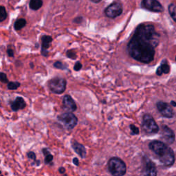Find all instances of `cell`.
Wrapping results in <instances>:
<instances>
[{"instance_id": "cell-7", "label": "cell", "mask_w": 176, "mask_h": 176, "mask_svg": "<svg viewBox=\"0 0 176 176\" xmlns=\"http://www.w3.org/2000/svg\"><path fill=\"white\" fill-rule=\"evenodd\" d=\"M123 5L121 4V3L116 2L112 3L105 8V14L107 17L114 19V18L120 16L123 13Z\"/></svg>"}, {"instance_id": "cell-10", "label": "cell", "mask_w": 176, "mask_h": 176, "mask_svg": "<svg viewBox=\"0 0 176 176\" xmlns=\"http://www.w3.org/2000/svg\"><path fill=\"white\" fill-rule=\"evenodd\" d=\"M144 168H143V174L145 176H156L157 169L154 163L149 159L146 158L145 159Z\"/></svg>"}, {"instance_id": "cell-31", "label": "cell", "mask_w": 176, "mask_h": 176, "mask_svg": "<svg viewBox=\"0 0 176 176\" xmlns=\"http://www.w3.org/2000/svg\"><path fill=\"white\" fill-rule=\"evenodd\" d=\"M73 162H74V165H76V166H78V165H79V160L77 159V158H74V159H73Z\"/></svg>"}, {"instance_id": "cell-32", "label": "cell", "mask_w": 176, "mask_h": 176, "mask_svg": "<svg viewBox=\"0 0 176 176\" xmlns=\"http://www.w3.org/2000/svg\"><path fill=\"white\" fill-rule=\"evenodd\" d=\"M65 171V169L63 167H61L60 169H59V172H60L61 174H64Z\"/></svg>"}, {"instance_id": "cell-5", "label": "cell", "mask_w": 176, "mask_h": 176, "mask_svg": "<svg viewBox=\"0 0 176 176\" xmlns=\"http://www.w3.org/2000/svg\"><path fill=\"white\" fill-rule=\"evenodd\" d=\"M49 88L52 92L60 94L63 93L66 89V81L61 77H55L50 80L49 82Z\"/></svg>"}, {"instance_id": "cell-8", "label": "cell", "mask_w": 176, "mask_h": 176, "mask_svg": "<svg viewBox=\"0 0 176 176\" xmlns=\"http://www.w3.org/2000/svg\"><path fill=\"white\" fill-rule=\"evenodd\" d=\"M142 7L154 13H161L164 10V8L158 0H142Z\"/></svg>"}, {"instance_id": "cell-19", "label": "cell", "mask_w": 176, "mask_h": 176, "mask_svg": "<svg viewBox=\"0 0 176 176\" xmlns=\"http://www.w3.org/2000/svg\"><path fill=\"white\" fill-rule=\"evenodd\" d=\"M169 12L172 19L176 22V5L171 4L169 6Z\"/></svg>"}, {"instance_id": "cell-15", "label": "cell", "mask_w": 176, "mask_h": 176, "mask_svg": "<svg viewBox=\"0 0 176 176\" xmlns=\"http://www.w3.org/2000/svg\"><path fill=\"white\" fill-rule=\"evenodd\" d=\"M170 71V67L166 60H164L161 65L157 69L156 74L158 76H161L162 74H168Z\"/></svg>"}, {"instance_id": "cell-21", "label": "cell", "mask_w": 176, "mask_h": 176, "mask_svg": "<svg viewBox=\"0 0 176 176\" xmlns=\"http://www.w3.org/2000/svg\"><path fill=\"white\" fill-rule=\"evenodd\" d=\"M20 86V83L19 82H10L8 84V89L14 90L17 89Z\"/></svg>"}, {"instance_id": "cell-13", "label": "cell", "mask_w": 176, "mask_h": 176, "mask_svg": "<svg viewBox=\"0 0 176 176\" xmlns=\"http://www.w3.org/2000/svg\"><path fill=\"white\" fill-rule=\"evenodd\" d=\"M26 102L22 97H17L13 103L11 104V109L13 111L16 112L19 109H24L26 107Z\"/></svg>"}, {"instance_id": "cell-11", "label": "cell", "mask_w": 176, "mask_h": 176, "mask_svg": "<svg viewBox=\"0 0 176 176\" xmlns=\"http://www.w3.org/2000/svg\"><path fill=\"white\" fill-rule=\"evenodd\" d=\"M162 136L164 141L168 144H171L175 141L174 132L166 126H163L162 128Z\"/></svg>"}, {"instance_id": "cell-2", "label": "cell", "mask_w": 176, "mask_h": 176, "mask_svg": "<svg viewBox=\"0 0 176 176\" xmlns=\"http://www.w3.org/2000/svg\"><path fill=\"white\" fill-rule=\"evenodd\" d=\"M149 149L156 155L164 165L171 166L174 163V151L165 143L158 141H152L149 144Z\"/></svg>"}, {"instance_id": "cell-36", "label": "cell", "mask_w": 176, "mask_h": 176, "mask_svg": "<svg viewBox=\"0 0 176 176\" xmlns=\"http://www.w3.org/2000/svg\"><path fill=\"white\" fill-rule=\"evenodd\" d=\"M175 61H176V57H175Z\"/></svg>"}, {"instance_id": "cell-24", "label": "cell", "mask_w": 176, "mask_h": 176, "mask_svg": "<svg viewBox=\"0 0 176 176\" xmlns=\"http://www.w3.org/2000/svg\"><path fill=\"white\" fill-rule=\"evenodd\" d=\"M67 56L70 59H75L76 57V53L72 51V50H68V51L67 52Z\"/></svg>"}, {"instance_id": "cell-17", "label": "cell", "mask_w": 176, "mask_h": 176, "mask_svg": "<svg viewBox=\"0 0 176 176\" xmlns=\"http://www.w3.org/2000/svg\"><path fill=\"white\" fill-rule=\"evenodd\" d=\"M29 6L32 10H37L43 6V1L42 0H31Z\"/></svg>"}, {"instance_id": "cell-30", "label": "cell", "mask_w": 176, "mask_h": 176, "mask_svg": "<svg viewBox=\"0 0 176 176\" xmlns=\"http://www.w3.org/2000/svg\"><path fill=\"white\" fill-rule=\"evenodd\" d=\"M7 53H8V56H12V57H13V56H14V53H13V50H11V49H8V50H7Z\"/></svg>"}, {"instance_id": "cell-9", "label": "cell", "mask_w": 176, "mask_h": 176, "mask_svg": "<svg viewBox=\"0 0 176 176\" xmlns=\"http://www.w3.org/2000/svg\"><path fill=\"white\" fill-rule=\"evenodd\" d=\"M157 108L158 111L160 112V114L166 118H172L174 116V111L172 108L167 103L162 101H159L157 103Z\"/></svg>"}, {"instance_id": "cell-1", "label": "cell", "mask_w": 176, "mask_h": 176, "mask_svg": "<svg viewBox=\"0 0 176 176\" xmlns=\"http://www.w3.org/2000/svg\"><path fill=\"white\" fill-rule=\"evenodd\" d=\"M160 35L152 24L143 23L137 27L127 46L128 52L135 60L149 63L153 60L155 48L158 46Z\"/></svg>"}, {"instance_id": "cell-29", "label": "cell", "mask_w": 176, "mask_h": 176, "mask_svg": "<svg viewBox=\"0 0 176 176\" xmlns=\"http://www.w3.org/2000/svg\"><path fill=\"white\" fill-rule=\"evenodd\" d=\"M42 151H43V155L45 156H47V155H48V154H50V151L47 149H46V148H44V149H43V150H42Z\"/></svg>"}, {"instance_id": "cell-6", "label": "cell", "mask_w": 176, "mask_h": 176, "mask_svg": "<svg viewBox=\"0 0 176 176\" xmlns=\"http://www.w3.org/2000/svg\"><path fill=\"white\" fill-rule=\"evenodd\" d=\"M142 129L147 133H155L159 131V127L151 116L146 114L143 117Z\"/></svg>"}, {"instance_id": "cell-14", "label": "cell", "mask_w": 176, "mask_h": 176, "mask_svg": "<svg viewBox=\"0 0 176 176\" xmlns=\"http://www.w3.org/2000/svg\"><path fill=\"white\" fill-rule=\"evenodd\" d=\"M72 148L76 153H78L82 158H85L86 156V150L84 146L79 144L76 141L72 142Z\"/></svg>"}, {"instance_id": "cell-33", "label": "cell", "mask_w": 176, "mask_h": 176, "mask_svg": "<svg viewBox=\"0 0 176 176\" xmlns=\"http://www.w3.org/2000/svg\"><path fill=\"white\" fill-rule=\"evenodd\" d=\"M90 1H92V2H94V3H98V2H100L101 0H90Z\"/></svg>"}, {"instance_id": "cell-22", "label": "cell", "mask_w": 176, "mask_h": 176, "mask_svg": "<svg viewBox=\"0 0 176 176\" xmlns=\"http://www.w3.org/2000/svg\"><path fill=\"white\" fill-rule=\"evenodd\" d=\"M54 66H55L56 68H58V69H61V70H65L66 69L67 66L65 65L63 63L60 62V61H56L54 63Z\"/></svg>"}, {"instance_id": "cell-37", "label": "cell", "mask_w": 176, "mask_h": 176, "mask_svg": "<svg viewBox=\"0 0 176 176\" xmlns=\"http://www.w3.org/2000/svg\"><path fill=\"white\" fill-rule=\"evenodd\" d=\"M175 176H176V175H175Z\"/></svg>"}, {"instance_id": "cell-35", "label": "cell", "mask_w": 176, "mask_h": 176, "mask_svg": "<svg viewBox=\"0 0 176 176\" xmlns=\"http://www.w3.org/2000/svg\"><path fill=\"white\" fill-rule=\"evenodd\" d=\"M31 68H32L34 67V65H32V63H31Z\"/></svg>"}, {"instance_id": "cell-12", "label": "cell", "mask_w": 176, "mask_h": 176, "mask_svg": "<svg viewBox=\"0 0 176 176\" xmlns=\"http://www.w3.org/2000/svg\"><path fill=\"white\" fill-rule=\"evenodd\" d=\"M64 108L69 112H74L76 109V105L74 100L69 95H65L63 100Z\"/></svg>"}, {"instance_id": "cell-16", "label": "cell", "mask_w": 176, "mask_h": 176, "mask_svg": "<svg viewBox=\"0 0 176 176\" xmlns=\"http://www.w3.org/2000/svg\"><path fill=\"white\" fill-rule=\"evenodd\" d=\"M42 50L41 51H46L50 46V44L51 43L52 39L50 36H43L42 37Z\"/></svg>"}, {"instance_id": "cell-26", "label": "cell", "mask_w": 176, "mask_h": 176, "mask_svg": "<svg viewBox=\"0 0 176 176\" xmlns=\"http://www.w3.org/2000/svg\"><path fill=\"white\" fill-rule=\"evenodd\" d=\"M130 129L131 130H132V132L133 133H135V134H138L139 133V129H138V128L136 127V126H134V125H130Z\"/></svg>"}, {"instance_id": "cell-28", "label": "cell", "mask_w": 176, "mask_h": 176, "mask_svg": "<svg viewBox=\"0 0 176 176\" xmlns=\"http://www.w3.org/2000/svg\"><path fill=\"white\" fill-rule=\"evenodd\" d=\"M81 68H82V64L80 63V62H77L75 64V65H74V69L75 71H79L81 69Z\"/></svg>"}, {"instance_id": "cell-4", "label": "cell", "mask_w": 176, "mask_h": 176, "mask_svg": "<svg viewBox=\"0 0 176 176\" xmlns=\"http://www.w3.org/2000/svg\"><path fill=\"white\" fill-rule=\"evenodd\" d=\"M58 120L63 126L68 129H72L78 123V119L72 113L67 112L58 116Z\"/></svg>"}, {"instance_id": "cell-27", "label": "cell", "mask_w": 176, "mask_h": 176, "mask_svg": "<svg viewBox=\"0 0 176 176\" xmlns=\"http://www.w3.org/2000/svg\"><path fill=\"white\" fill-rule=\"evenodd\" d=\"M27 156H28V157L30 159L33 160H36V155H35V153H34V152H32V151L28 152V153H27Z\"/></svg>"}, {"instance_id": "cell-20", "label": "cell", "mask_w": 176, "mask_h": 176, "mask_svg": "<svg viewBox=\"0 0 176 176\" xmlns=\"http://www.w3.org/2000/svg\"><path fill=\"white\" fill-rule=\"evenodd\" d=\"M7 17V13L6 10V8L2 6H0V22H4V21L6 19Z\"/></svg>"}, {"instance_id": "cell-3", "label": "cell", "mask_w": 176, "mask_h": 176, "mask_svg": "<svg viewBox=\"0 0 176 176\" xmlns=\"http://www.w3.org/2000/svg\"><path fill=\"white\" fill-rule=\"evenodd\" d=\"M108 169L114 176H124L127 171L125 162L118 158H112L109 160Z\"/></svg>"}, {"instance_id": "cell-25", "label": "cell", "mask_w": 176, "mask_h": 176, "mask_svg": "<svg viewBox=\"0 0 176 176\" xmlns=\"http://www.w3.org/2000/svg\"><path fill=\"white\" fill-rule=\"evenodd\" d=\"M0 80L3 83H7L8 78L6 74L3 72H0Z\"/></svg>"}, {"instance_id": "cell-34", "label": "cell", "mask_w": 176, "mask_h": 176, "mask_svg": "<svg viewBox=\"0 0 176 176\" xmlns=\"http://www.w3.org/2000/svg\"><path fill=\"white\" fill-rule=\"evenodd\" d=\"M171 105H174V106H175V107L176 106V103H175L174 101H171Z\"/></svg>"}, {"instance_id": "cell-18", "label": "cell", "mask_w": 176, "mask_h": 176, "mask_svg": "<svg viewBox=\"0 0 176 176\" xmlns=\"http://www.w3.org/2000/svg\"><path fill=\"white\" fill-rule=\"evenodd\" d=\"M26 25V21L24 19H19L17 20L15 23H14V28L15 29V31H19V30L22 29Z\"/></svg>"}, {"instance_id": "cell-23", "label": "cell", "mask_w": 176, "mask_h": 176, "mask_svg": "<svg viewBox=\"0 0 176 176\" xmlns=\"http://www.w3.org/2000/svg\"><path fill=\"white\" fill-rule=\"evenodd\" d=\"M53 160V156L51 154H48L45 156V163L46 164H50Z\"/></svg>"}]
</instances>
